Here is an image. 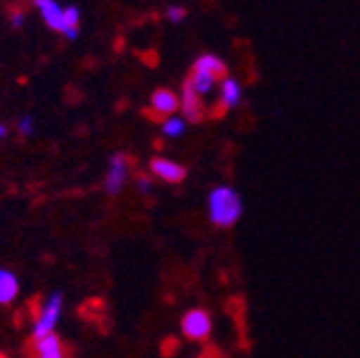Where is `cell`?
<instances>
[{
    "instance_id": "obj_1",
    "label": "cell",
    "mask_w": 360,
    "mask_h": 358,
    "mask_svg": "<svg viewBox=\"0 0 360 358\" xmlns=\"http://www.w3.org/2000/svg\"><path fill=\"white\" fill-rule=\"evenodd\" d=\"M208 215L219 228H230L243 215V200L232 187H214L208 196Z\"/></svg>"
},
{
    "instance_id": "obj_2",
    "label": "cell",
    "mask_w": 360,
    "mask_h": 358,
    "mask_svg": "<svg viewBox=\"0 0 360 358\" xmlns=\"http://www.w3.org/2000/svg\"><path fill=\"white\" fill-rule=\"evenodd\" d=\"M60 313H63V294L60 292H54L48 302H45L41 316L37 318L34 322V328H32V337L34 339H41L45 335H52L54 333V326L56 322L60 320Z\"/></svg>"
},
{
    "instance_id": "obj_3",
    "label": "cell",
    "mask_w": 360,
    "mask_h": 358,
    "mask_svg": "<svg viewBox=\"0 0 360 358\" xmlns=\"http://www.w3.org/2000/svg\"><path fill=\"white\" fill-rule=\"evenodd\" d=\"M210 331H212V320L204 309H191L189 313H185V318H183L185 337L202 341L210 335Z\"/></svg>"
},
{
    "instance_id": "obj_4",
    "label": "cell",
    "mask_w": 360,
    "mask_h": 358,
    "mask_svg": "<svg viewBox=\"0 0 360 358\" xmlns=\"http://www.w3.org/2000/svg\"><path fill=\"white\" fill-rule=\"evenodd\" d=\"M30 358H65V345L58 335H45L41 339H32Z\"/></svg>"
},
{
    "instance_id": "obj_5",
    "label": "cell",
    "mask_w": 360,
    "mask_h": 358,
    "mask_svg": "<svg viewBox=\"0 0 360 358\" xmlns=\"http://www.w3.org/2000/svg\"><path fill=\"white\" fill-rule=\"evenodd\" d=\"M127 159L122 155H114L110 159V170H108V176H105V191L108 193H118L122 187H124V181H127Z\"/></svg>"
},
{
    "instance_id": "obj_6",
    "label": "cell",
    "mask_w": 360,
    "mask_h": 358,
    "mask_svg": "<svg viewBox=\"0 0 360 358\" xmlns=\"http://www.w3.org/2000/svg\"><path fill=\"white\" fill-rule=\"evenodd\" d=\"M178 108L183 110V114L191 122H198L202 118V101H200V95L191 88L189 79L183 84V91H180V97H178Z\"/></svg>"
},
{
    "instance_id": "obj_7",
    "label": "cell",
    "mask_w": 360,
    "mask_h": 358,
    "mask_svg": "<svg viewBox=\"0 0 360 358\" xmlns=\"http://www.w3.org/2000/svg\"><path fill=\"white\" fill-rule=\"evenodd\" d=\"M34 5L41 11L43 22L48 24L52 30H58V32L65 30V7L54 3V0H37Z\"/></svg>"
},
{
    "instance_id": "obj_8",
    "label": "cell",
    "mask_w": 360,
    "mask_h": 358,
    "mask_svg": "<svg viewBox=\"0 0 360 358\" xmlns=\"http://www.w3.org/2000/svg\"><path fill=\"white\" fill-rule=\"evenodd\" d=\"M150 170H153L155 176H159L161 181H165V183H180L187 176V170L183 165L174 163L169 159H153Z\"/></svg>"
},
{
    "instance_id": "obj_9",
    "label": "cell",
    "mask_w": 360,
    "mask_h": 358,
    "mask_svg": "<svg viewBox=\"0 0 360 358\" xmlns=\"http://www.w3.org/2000/svg\"><path fill=\"white\" fill-rule=\"evenodd\" d=\"M150 110L157 114V116H172L176 110H178V97L167 91V88H159V91L153 93L150 97Z\"/></svg>"
},
{
    "instance_id": "obj_10",
    "label": "cell",
    "mask_w": 360,
    "mask_h": 358,
    "mask_svg": "<svg viewBox=\"0 0 360 358\" xmlns=\"http://www.w3.org/2000/svg\"><path fill=\"white\" fill-rule=\"evenodd\" d=\"M18 292H20L18 277L11 271H7V268H0V305L13 302Z\"/></svg>"
},
{
    "instance_id": "obj_11",
    "label": "cell",
    "mask_w": 360,
    "mask_h": 358,
    "mask_svg": "<svg viewBox=\"0 0 360 358\" xmlns=\"http://www.w3.org/2000/svg\"><path fill=\"white\" fill-rule=\"evenodd\" d=\"M193 69H195V71H204V73L212 75L214 79H219V77L225 75V63H223L219 56H214V54H204V56H200V58L195 60V67H193Z\"/></svg>"
},
{
    "instance_id": "obj_12",
    "label": "cell",
    "mask_w": 360,
    "mask_h": 358,
    "mask_svg": "<svg viewBox=\"0 0 360 358\" xmlns=\"http://www.w3.org/2000/svg\"><path fill=\"white\" fill-rule=\"evenodd\" d=\"M240 97H243V91L236 79L232 77H225L221 82V101L225 108H236L240 103Z\"/></svg>"
},
{
    "instance_id": "obj_13",
    "label": "cell",
    "mask_w": 360,
    "mask_h": 358,
    "mask_svg": "<svg viewBox=\"0 0 360 358\" xmlns=\"http://www.w3.org/2000/svg\"><path fill=\"white\" fill-rule=\"evenodd\" d=\"M214 77L212 75H208V73H204V71H195L193 69V75H191V79H189V84H191V88L198 93V95H208L210 91H212V86H214Z\"/></svg>"
},
{
    "instance_id": "obj_14",
    "label": "cell",
    "mask_w": 360,
    "mask_h": 358,
    "mask_svg": "<svg viewBox=\"0 0 360 358\" xmlns=\"http://www.w3.org/2000/svg\"><path fill=\"white\" fill-rule=\"evenodd\" d=\"M163 133L167 138H178V136H183L185 133V120L180 118V116H169L163 120Z\"/></svg>"
},
{
    "instance_id": "obj_15",
    "label": "cell",
    "mask_w": 360,
    "mask_h": 358,
    "mask_svg": "<svg viewBox=\"0 0 360 358\" xmlns=\"http://www.w3.org/2000/svg\"><path fill=\"white\" fill-rule=\"evenodd\" d=\"M69 28H79V9L75 5L65 7V30H69Z\"/></svg>"
},
{
    "instance_id": "obj_16",
    "label": "cell",
    "mask_w": 360,
    "mask_h": 358,
    "mask_svg": "<svg viewBox=\"0 0 360 358\" xmlns=\"http://www.w3.org/2000/svg\"><path fill=\"white\" fill-rule=\"evenodd\" d=\"M18 129H20L22 136H30V133L34 131V118H32V116H24V118H20Z\"/></svg>"
},
{
    "instance_id": "obj_17",
    "label": "cell",
    "mask_w": 360,
    "mask_h": 358,
    "mask_svg": "<svg viewBox=\"0 0 360 358\" xmlns=\"http://www.w3.org/2000/svg\"><path fill=\"white\" fill-rule=\"evenodd\" d=\"M167 18H169V22H174V24H180L185 18H187V11L183 9V7H169L167 9Z\"/></svg>"
},
{
    "instance_id": "obj_18",
    "label": "cell",
    "mask_w": 360,
    "mask_h": 358,
    "mask_svg": "<svg viewBox=\"0 0 360 358\" xmlns=\"http://www.w3.org/2000/svg\"><path fill=\"white\" fill-rule=\"evenodd\" d=\"M135 185H138V191L140 193H148L153 183H150V178L148 176H138V181H135Z\"/></svg>"
},
{
    "instance_id": "obj_19",
    "label": "cell",
    "mask_w": 360,
    "mask_h": 358,
    "mask_svg": "<svg viewBox=\"0 0 360 358\" xmlns=\"http://www.w3.org/2000/svg\"><path fill=\"white\" fill-rule=\"evenodd\" d=\"M22 24H24V13H22V11L13 13V15H11V26H13V28H20Z\"/></svg>"
},
{
    "instance_id": "obj_20",
    "label": "cell",
    "mask_w": 360,
    "mask_h": 358,
    "mask_svg": "<svg viewBox=\"0 0 360 358\" xmlns=\"http://www.w3.org/2000/svg\"><path fill=\"white\" fill-rule=\"evenodd\" d=\"M5 136H7V127L0 124V138H5Z\"/></svg>"
},
{
    "instance_id": "obj_21",
    "label": "cell",
    "mask_w": 360,
    "mask_h": 358,
    "mask_svg": "<svg viewBox=\"0 0 360 358\" xmlns=\"http://www.w3.org/2000/svg\"><path fill=\"white\" fill-rule=\"evenodd\" d=\"M0 358H5V356H0Z\"/></svg>"
}]
</instances>
